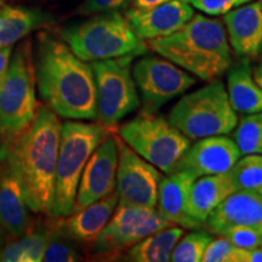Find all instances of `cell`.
<instances>
[{
    "label": "cell",
    "mask_w": 262,
    "mask_h": 262,
    "mask_svg": "<svg viewBox=\"0 0 262 262\" xmlns=\"http://www.w3.org/2000/svg\"><path fill=\"white\" fill-rule=\"evenodd\" d=\"M62 123L47 104H39L31 125L9 142L0 143V164L21 185L28 208L51 214Z\"/></svg>",
    "instance_id": "obj_1"
},
{
    "label": "cell",
    "mask_w": 262,
    "mask_h": 262,
    "mask_svg": "<svg viewBox=\"0 0 262 262\" xmlns=\"http://www.w3.org/2000/svg\"><path fill=\"white\" fill-rule=\"evenodd\" d=\"M39 94L55 113L66 119L96 120V84L91 64L67 44L39 33L33 54Z\"/></svg>",
    "instance_id": "obj_2"
},
{
    "label": "cell",
    "mask_w": 262,
    "mask_h": 262,
    "mask_svg": "<svg viewBox=\"0 0 262 262\" xmlns=\"http://www.w3.org/2000/svg\"><path fill=\"white\" fill-rule=\"evenodd\" d=\"M147 48L201 80L220 79L231 68L232 52L222 21L193 15L186 25Z\"/></svg>",
    "instance_id": "obj_3"
},
{
    "label": "cell",
    "mask_w": 262,
    "mask_h": 262,
    "mask_svg": "<svg viewBox=\"0 0 262 262\" xmlns=\"http://www.w3.org/2000/svg\"><path fill=\"white\" fill-rule=\"evenodd\" d=\"M62 39L80 60L94 62L123 56H141L148 48L119 11L96 14L61 32Z\"/></svg>",
    "instance_id": "obj_4"
},
{
    "label": "cell",
    "mask_w": 262,
    "mask_h": 262,
    "mask_svg": "<svg viewBox=\"0 0 262 262\" xmlns=\"http://www.w3.org/2000/svg\"><path fill=\"white\" fill-rule=\"evenodd\" d=\"M31 40L19 44L0 75V143L27 130L38 110Z\"/></svg>",
    "instance_id": "obj_5"
},
{
    "label": "cell",
    "mask_w": 262,
    "mask_h": 262,
    "mask_svg": "<svg viewBox=\"0 0 262 262\" xmlns=\"http://www.w3.org/2000/svg\"><path fill=\"white\" fill-rule=\"evenodd\" d=\"M108 133L110 131L98 123L62 124L50 216L67 217L74 211L81 173L93 152Z\"/></svg>",
    "instance_id": "obj_6"
},
{
    "label": "cell",
    "mask_w": 262,
    "mask_h": 262,
    "mask_svg": "<svg viewBox=\"0 0 262 262\" xmlns=\"http://www.w3.org/2000/svg\"><path fill=\"white\" fill-rule=\"evenodd\" d=\"M169 122L189 140L228 135L238 124L237 112L229 103L220 79L180 98L170 111Z\"/></svg>",
    "instance_id": "obj_7"
},
{
    "label": "cell",
    "mask_w": 262,
    "mask_h": 262,
    "mask_svg": "<svg viewBox=\"0 0 262 262\" xmlns=\"http://www.w3.org/2000/svg\"><path fill=\"white\" fill-rule=\"evenodd\" d=\"M117 130L131 149L166 175L173 172L191 146L188 137L156 112L143 111Z\"/></svg>",
    "instance_id": "obj_8"
},
{
    "label": "cell",
    "mask_w": 262,
    "mask_h": 262,
    "mask_svg": "<svg viewBox=\"0 0 262 262\" xmlns=\"http://www.w3.org/2000/svg\"><path fill=\"white\" fill-rule=\"evenodd\" d=\"M135 56L91 62L96 84V120L108 131L140 107L141 100L133 75Z\"/></svg>",
    "instance_id": "obj_9"
},
{
    "label": "cell",
    "mask_w": 262,
    "mask_h": 262,
    "mask_svg": "<svg viewBox=\"0 0 262 262\" xmlns=\"http://www.w3.org/2000/svg\"><path fill=\"white\" fill-rule=\"evenodd\" d=\"M170 226H176L166 220L157 208H142L118 202L112 217L91 251L97 256L113 257Z\"/></svg>",
    "instance_id": "obj_10"
},
{
    "label": "cell",
    "mask_w": 262,
    "mask_h": 262,
    "mask_svg": "<svg viewBox=\"0 0 262 262\" xmlns=\"http://www.w3.org/2000/svg\"><path fill=\"white\" fill-rule=\"evenodd\" d=\"M133 75L147 112H156L196 83L188 72L159 55L143 56L134 62Z\"/></svg>",
    "instance_id": "obj_11"
},
{
    "label": "cell",
    "mask_w": 262,
    "mask_h": 262,
    "mask_svg": "<svg viewBox=\"0 0 262 262\" xmlns=\"http://www.w3.org/2000/svg\"><path fill=\"white\" fill-rule=\"evenodd\" d=\"M116 191L119 203L142 208H157L162 175L155 165L137 155L119 137Z\"/></svg>",
    "instance_id": "obj_12"
},
{
    "label": "cell",
    "mask_w": 262,
    "mask_h": 262,
    "mask_svg": "<svg viewBox=\"0 0 262 262\" xmlns=\"http://www.w3.org/2000/svg\"><path fill=\"white\" fill-rule=\"evenodd\" d=\"M117 168V141L112 134L108 133L94 150L83 170L75 196L74 211L116 191Z\"/></svg>",
    "instance_id": "obj_13"
},
{
    "label": "cell",
    "mask_w": 262,
    "mask_h": 262,
    "mask_svg": "<svg viewBox=\"0 0 262 262\" xmlns=\"http://www.w3.org/2000/svg\"><path fill=\"white\" fill-rule=\"evenodd\" d=\"M242 157L237 143L226 135L196 140L179 160L175 171L191 173L195 179L229 171Z\"/></svg>",
    "instance_id": "obj_14"
},
{
    "label": "cell",
    "mask_w": 262,
    "mask_h": 262,
    "mask_svg": "<svg viewBox=\"0 0 262 262\" xmlns=\"http://www.w3.org/2000/svg\"><path fill=\"white\" fill-rule=\"evenodd\" d=\"M193 15L194 10L188 3L168 0L149 8L134 6L124 16L142 40H152L172 34L187 24Z\"/></svg>",
    "instance_id": "obj_15"
},
{
    "label": "cell",
    "mask_w": 262,
    "mask_h": 262,
    "mask_svg": "<svg viewBox=\"0 0 262 262\" xmlns=\"http://www.w3.org/2000/svg\"><path fill=\"white\" fill-rule=\"evenodd\" d=\"M229 47L241 58H254L262 51V8L260 2L244 4L224 15Z\"/></svg>",
    "instance_id": "obj_16"
},
{
    "label": "cell",
    "mask_w": 262,
    "mask_h": 262,
    "mask_svg": "<svg viewBox=\"0 0 262 262\" xmlns=\"http://www.w3.org/2000/svg\"><path fill=\"white\" fill-rule=\"evenodd\" d=\"M232 226L262 229V194L250 191L233 192L209 215L204 228L219 235Z\"/></svg>",
    "instance_id": "obj_17"
},
{
    "label": "cell",
    "mask_w": 262,
    "mask_h": 262,
    "mask_svg": "<svg viewBox=\"0 0 262 262\" xmlns=\"http://www.w3.org/2000/svg\"><path fill=\"white\" fill-rule=\"evenodd\" d=\"M119 196L117 191L91 203L83 209L62 217V226L67 234L80 247L91 250L116 210Z\"/></svg>",
    "instance_id": "obj_18"
},
{
    "label": "cell",
    "mask_w": 262,
    "mask_h": 262,
    "mask_svg": "<svg viewBox=\"0 0 262 262\" xmlns=\"http://www.w3.org/2000/svg\"><path fill=\"white\" fill-rule=\"evenodd\" d=\"M195 178L185 171H175L162 178L158 192V211L171 224L182 228H203L188 215L189 189Z\"/></svg>",
    "instance_id": "obj_19"
},
{
    "label": "cell",
    "mask_w": 262,
    "mask_h": 262,
    "mask_svg": "<svg viewBox=\"0 0 262 262\" xmlns=\"http://www.w3.org/2000/svg\"><path fill=\"white\" fill-rule=\"evenodd\" d=\"M235 191L231 171L195 179L189 189L188 215L204 228L206 219L214 209Z\"/></svg>",
    "instance_id": "obj_20"
},
{
    "label": "cell",
    "mask_w": 262,
    "mask_h": 262,
    "mask_svg": "<svg viewBox=\"0 0 262 262\" xmlns=\"http://www.w3.org/2000/svg\"><path fill=\"white\" fill-rule=\"evenodd\" d=\"M0 173V227L19 238L33 226L29 208L17 180L3 168Z\"/></svg>",
    "instance_id": "obj_21"
},
{
    "label": "cell",
    "mask_w": 262,
    "mask_h": 262,
    "mask_svg": "<svg viewBox=\"0 0 262 262\" xmlns=\"http://www.w3.org/2000/svg\"><path fill=\"white\" fill-rule=\"evenodd\" d=\"M52 17L39 9L5 6L0 10V49L12 47L29 33L52 24Z\"/></svg>",
    "instance_id": "obj_22"
},
{
    "label": "cell",
    "mask_w": 262,
    "mask_h": 262,
    "mask_svg": "<svg viewBox=\"0 0 262 262\" xmlns=\"http://www.w3.org/2000/svg\"><path fill=\"white\" fill-rule=\"evenodd\" d=\"M227 95L231 106L237 113L251 114L262 111V89L256 84L249 60L228 70Z\"/></svg>",
    "instance_id": "obj_23"
},
{
    "label": "cell",
    "mask_w": 262,
    "mask_h": 262,
    "mask_svg": "<svg viewBox=\"0 0 262 262\" xmlns=\"http://www.w3.org/2000/svg\"><path fill=\"white\" fill-rule=\"evenodd\" d=\"M183 229L180 226H170L148 235L127 249V260L134 262L170 261L173 248L185 234Z\"/></svg>",
    "instance_id": "obj_24"
},
{
    "label": "cell",
    "mask_w": 262,
    "mask_h": 262,
    "mask_svg": "<svg viewBox=\"0 0 262 262\" xmlns=\"http://www.w3.org/2000/svg\"><path fill=\"white\" fill-rule=\"evenodd\" d=\"M51 229V217L42 227H33L21 235L18 241L6 245L0 251L3 262H39L42 261L45 247Z\"/></svg>",
    "instance_id": "obj_25"
},
{
    "label": "cell",
    "mask_w": 262,
    "mask_h": 262,
    "mask_svg": "<svg viewBox=\"0 0 262 262\" xmlns=\"http://www.w3.org/2000/svg\"><path fill=\"white\" fill-rule=\"evenodd\" d=\"M77 242L73 241L62 226V217L51 216V229L45 247L42 261L74 262L81 260Z\"/></svg>",
    "instance_id": "obj_26"
},
{
    "label": "cell",
    "mask_w": 262,
    "mask_h": 262,
    "mask_svg": "<svg viewBox=\"0 0 262 262\" xmlns=\"http://www.w3.org/2000/svg\"><path fill=\"white\" fill-rule=\"evenodd\" d=\"M229 171L237 191L262 194V155H244Z\"/></svg>",
    "instance_id": "obj_27"
},
{
    "label": "cell",
    "mask_w": 262,
    "mask_h": 262,
    "mask_svg": "<svg viewBox=\"0 0 262 262\" xmlns=\"http://www.w3.org/2000/svg\"><path fill=\"white\" fill-rule=\"evenodd\" d=\"M234 142L242 156L262 155V111L244 114L235 126Z\"/></svg>",
    "instance_id": "obj_28"
},
{
    "label": "cell",
    "mask_w": 262,
    "mask_h": 262,
    "mask_svg": "<svg viewBox=\"0 0 262 262\" xmlns=\"http://www.w3.org/2000/svg\"><path fill=\"white\" fill-rule=\"evenodd\" d=\"M211 239V234L202 228H195L191 233L183 234L173 248L170 261L201 262Z\"/></svg>",
    "instance_id": "obj_29"
},
{
    "label": "cell",
    "mask_w": 262,
    "mask_h": 262,
    "mask_svg": "<svg viewBox=\"0 0 262 262\" xmlns=\"http://www.w3.org/2000/svg\"><path fill=\"white\" fill-rule=\"evenodd\" d=\"M204 262H247V249L233 245L227 238L219 235L211 239L206 248L203 260Z\"/></svg>",
    "instance_id": "obj_30"
},
{
    "label": "cell",
    "mask_w": 262,
    "mask_h": 262,
    "mask_svg": "<svg viewBox=\"0 0 262 262\" xmlns=\"http://www.w3.org/2000/svg\"><path fill=\"white\" fill-rule=\"evenodd\" d=\"M219 235L227 238L232 244L241 249H254L262 245V229L250 226H232Z\"/></svg>",
    "instance_id": "obj_31"
},
{
    "label": "cell",
    "mask_w": 262,
    "mask_h": 262,
    "mask_svg": "<svg viewBox=\"0 0 262 262\" xmlns=\"http://www.w3.org/2000/svg\"><path fill=\"white\" fill-rule=\"evenodd\" d=\"M250 2L253 0H192L191 4L206 15L219 16Z\"/></svg>",
    "instance_id": "obj_32"
},
{
    "label": "cell",
    "mask_w": 262,
    "mask_h": 262,
    "mask_svg": "<svg viewBox=\"0 0 262 262\" xmlns=\"http://www.w3.org/2000/svg\"><path fill=\"white\" fill-rule=\"evenodd\" d=\"M131 0H84L77 12L79 15L89 16L102 14V12L119 11L122 9H126Z\"/></svg>",
    "instance_id": "obj_33"
},
{
    "label": "cell",
    "mask_w": 262,
    "mask_h": 262,
    "mask_svg": "<svg viewBox=\"0 0 262 262\" xmlns=\"http://www.w3.org/2000/svg\"><path fill=\"white\" fill-rule=\"evenodd\" d=\"M12 48L6 47L0 49V75L4 73V71L8 68L10 58H11Z\"/></svg>",
    "instance_id": "obj_34"
},
{
    "label": "cell",
    "mask_w": 262,
    "mask_h": 262,
    "mask_svg": "<svg viewBox=\"0 0 262 262\" xmlns=\"http://www.w3.org/2000/svg\"><path fill=\"white\" fill-rule=\"evenodd\" d=\"M247 262H262V245L247 250Z\"/></svg>",
    "instance_id": "obj_35"
},
{
    "label": "cell",
    "mask_w": 262,
    "mask_h": 262,
    "mask_svg": "<svg viewBox=\"0 0 262 262\" xmlns=\"http://www.w3.org/2000/svg\"><path fill=\"white\" fill-rule=\"evenodd\" d=\"M164 2H168V0H134V6H136V8H149V6L162 4Z\"/></svg>",
    "instance_id": "obj_36"
},
{
    "label": "cell",
    "mask_w": 262,
    "mask_h": 262,
    "mask_svg": "<svg viewBox=\"0 0 262 262\" xmlns=\"http://www.w3.org/2000/svg\"><path fill=\"white\" fill-rule=\"evenodd\" d=\"M253 75H254L255 81H256V84L262 89V61L260 62V64L255 68V70H253Z\"/></svg>",
    "instance_id": "obj_37"
},
{
    "label": "cell",
    "mask_w": 262,
    "mask_h": 262,
    "mask_svg": "<svg viewBox=\"0 0 262 262\" xmlns=\"http://www.w3.org/2000/svg\"><path fill=\"white\" fill-rule=\"evenodd\" d=\"M3 244H4V235H3V231L0 229V251L3 249Z\"/></svg>",
    "instance_id": "obj_38"
},
{
    "label": "cell",
    "mask_w": 262,
    "mask_h": 262,
    "mask_svg": "<svg viewBox=\"0 0 262 262\" xmlns=\"http://www.w3.org/2000/svg\"><path fill=\"white\" fill-rule=\"evenodd\" d=\"M181 2H183V3H188V4H189V3H191L192 0H181Z\"/></svg>",
    "instance_id": "obj_39"
},
{
    "label": "cell",
    "mask_w": 262,
    "mask_h": 262,
    "mask_svg": "<svg viewBox=\"0 0 262 262\" xmlns=\"http://www.w3.org/2000/svg\"><path fill=\"white\" fill-rule=\"evenodd\" d=\"M260 4H261V8H262V0L260 2Z\"/></svg>",
    "instance_id": "obj_40"
},
{
    "label": "cell",
    "mask_w": 262,
    "mask_h": 262,
    "mask_svg": "<svg viewBox=\"0 0 262 262\" xmlns=\"http://www.w3.org/2000/svg\"><path fill=\"white\" fill-rule=\"evenodd\" d=\"M2 2H3V0H0V5H2Z\"/></svg>",
    "instance_id": "obj_41"
}]
</instances>
